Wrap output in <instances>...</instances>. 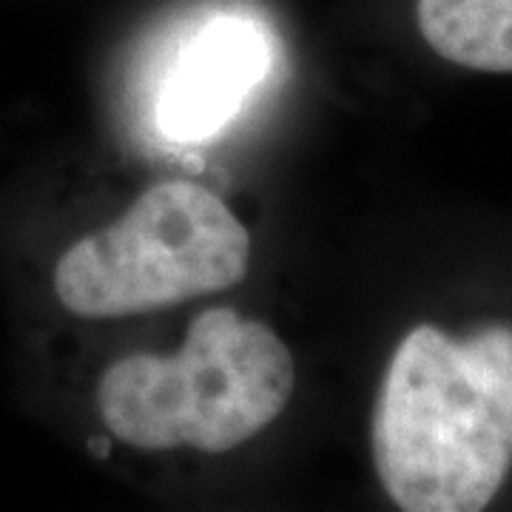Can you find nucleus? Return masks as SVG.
<instances>
[{"label":"nucleus","instance_id":"obj_1","mask_svg":"<svg viewBox=\"0 0 512 512\" xmlns=\"http://www.w3.org/2000/svg\"><path fill=\"white\" fill-rule=\"evenodd\" d=\"M370 441L399 510H484L512 470V325L410 330L384 373Z\"/></svg>","mask_w":512,"mask_h":512},{"label":"nucleus","instance_id":"obj_4","mask_svg":"<svg viewBox=\"0 0 512 512\" xmlns=\"http://www.w3.org/2000/svg\"><path fill=\"white\" fill-rule=\"evenodd\" d=\"M268 69V49L254 23L222 18L188 43L165 80L157 123L171 140H208Z\"/></svg>","mask_w":512,"mask_h":512},{"label":"nucleus","instance_id":"obj_3","mask_svg":"<svg viewBox=\"0 0 512 512\" xmlns=\"http://www.w3.org/2000/svg\"><path fill=\"white\" fill-rule=\"evenodd\" d=\"M251 237L205 185H151L126 214L77 239L55 265L57 302L83 319H120L234 288Z\"/></svg>","mask_w":512,"mask_h":512},{"label":"nucleus","instance_id":"obj_2","mask_svg":"<svg viewBox=\"0 0 512 512\" xmlns=\"http://www.w3.org/2000/svg\"><path fill=\"white\" fill-rule=\"evenodd\" d=\"M296 367L265 322L202 311L171 356L134 353L103 373L97 410L137 450L228 453L262 433L291 399Z\"/></svg>","mask_w":512,"mask_h":512},{"label":"nucleus","instance_id":"obj_5","mask_svg":"<svg viewBox=\"0 0 512 512\" xmlns=\"http://www.w3.org/2000/svg\"><path fill=\"white\" fill-rule=\"evenodd\" d=\"M424 43L473 72L512 74V0H416Z\"/></svg>","mask_w":512,"mask_h":512}]
</instances>
